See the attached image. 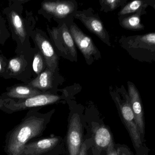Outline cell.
<instances>
[{"mask_svg":"<svg viewBox=\"0 0 155 155\" xmlns=\"http://www.w3.org/2000/svg\"><path fill=\"white\" fill-rule=\"evenodd\" d=\"M45 126L44 118L32 111L28 112L21 123L6 134L4 149L6 155H21L25 146L41 134Z\"/></svg>","mask_w":155,"mask_h":155,"instance_id":"1","label":"cell"},{"mask_svg":"<svg viewBox=\"0 0 155 155\" xmlns=\"http://www.w3.org/2000/svg\"><path fill=\"white\" fill-rule=\"evenodd\" d=\"M117 102L121 119L129 133L134 147L136 149L140 148L143 144V139L136 122L129 97L125 102H120L117 99Z\"/></svg>","mask_w":155,"mask_h":155,"instance_id":"2","label":"cell"},{"mask_svg":"<svg viewBox=\"0 0 155 155\" xmlns=\"http://www.w3.org/2000/svg\"><path fill=\"white\" fill-rule=\"evenodd\" d=\"M60 96L51 94H41L25 100L17 102L10 101L5 106L6 113H12L14 112L22 111L29 108L44 106L54 103L59 101Z\"/></svg>","mask_w":155,"mask_h":155,"instance_id":"3","label":"cell"},{"mask_svg":"<svg viewBox=\"0 0 155 155\" xmlns=\"http://www.w3.org/2000/svg\"><path fill=\"white\" fill-rule=\"evenodd\" d=\"M51 34L55 45L61 52L76 58L77 52L75 43L65 23L59 28H53Z\"/></svg>","mask_w":155,"mask_h":155,"instance_id":"4","label":"cell"},{"mask_svg":"<svg viewBox=\"0 0 155 155\" xmlns=\"http://www.w3.org/2000/svg\"><path fill=\"white\" fill-rule=\"evenodd\" d=\"M82 127L80 117L77 114L72 116L69 123L67 143L70 155H78L82 146Z\"/></svg>","mask_w":155,"mask_h":155,"instance_id":"5","label":"cell"},{"mask_svg":"<svg viewBox=\"0 0 155 155\" xmlns=\"http://www.w3.org/2000/svg\"><path fill=\"white\" fill-rule=\"evenodd\" d=\"M69 31L74 43L86 59H89L92 56L96 54L97 50L93 41L84 33L75 24L71 25Z\"/></svg>","mask_w":155,"mask_h":155,"instance_id":"6","label":"cell"},{"mask_svg":"<svg viewBox=\"0 0 155 155\" xmlns=\"http://www.w3.org/2000/svg\"><path fill=\"white\" fill-rule=\"evenodd\" d=\"M128 89L130 104L135 118L136 122L141 136L144 137L145 124L141 97L138 90L133 83H129L128 84Z\"/></svg>","mask_w":155,"mask_h":155,"instance_id":"7","label":"cell"},{"mask_svg":"<svg viewBox=\"0 0 155 155\" xmlns=\"http://www.w3.org/2000/svg\"><path fill=\"white\" fill-rule=\"evenodd\" d=\"M57 137L44 138L28 143L25 146L21 155H41L53 149L59 143Z\"/></svg>","mask_w":155,"mask_h":155,"instance_id":"8","label":"cell"},{"mask_svg":"<svg viewBox=\"0 0 155 155\" xmlns=\"http://www.w3.org/2000/svg\"><path fill=\"white\" fill-rule=\"evenodd\" d=\"M35 41L39 47L48 68L54 72L58 64V56L51 43L40 34L35 35Z\"/></svg>","mask_w":155,"mask_h":155,"instance_id":"9","label":"cell"},{"mask_svg":"<svg viewBox=\"0 0 155 155\" xmlns=\"http://www.w3.org/2000/svg\"><path fill=\"white\" fill-rule=\"evenodd\" d=\"M42 7L47 12L58 18H64L73 12L74 5L70 2H47L43 3Z\"/></svg>","mask_w":155,"mask_h":155,"instance_id":"10","label":"cell"},{"mask_svg":"<svg viewBox=\"0 0 155 155\" xmlns=\"http://www.w3.org/2000/svg\"><path fill=\"white\" fill-rule=\"evenodd\" d=\"M75 17L81 21L91 32L106 42V32L104 25L98 18L94 16H87L81 12L75 14Z\"/></svg>","mask_w":155,"mask_h":155,"instance_id":"11","label":"cell"},{"mask_svg":"<svg viewBox=\"0 0 155 155\" xmlns=\"http://www.w3.org/2000/svg\"><path fill=\"white\" fill-rule=\"evenodd\" d=\"M94 140L96 146L100 149H107L114 144L111 133L104 126H98L95 129Z\"/></svg>","mask_w":155,"mask_h":155,"instance_id":"12","label":"cell"},{"mask_svg":"<svg viewBox=\"0 0 155 155\" xmlns=\"http://www.w3.org/2000/svg\"><path fill=\"white\" fill-rule=\"evenodd\" d=\"M41 94V92L35 88L31 86H21L12 88L5 95L9 98L22 100L28 99Z\"/></svg>","mask_w":155,"mask_h":155,"instance_id":"13","label":"cell"},{"mask_svg":"<svg viewBox=\"0 0 155 155\" xmlns=\"http://www.w3.org/2000/svg\"><path fill=\"white\" fill-rule=\"evenodd\" d=\"M53 75V72L48 68L33 80L29 84V86L33 88L43 91L51 89L52 86Z\"/></svg>","mask_w":155,"mask_h":155,"instance_id":"14","label":"cell"},{"mask_svg":"<svg viewBox=\"0 0 155 155\" xmlns=\"http://www.w3.org/2000/svg\"><path fill=\"white\" fill-rule=\"evenodd\" d=\"M123 27L130 30H142L144 28L143 25L140 23V18L137 14L134 15L124 18L122 22Z\"/></svg>","mask_w":155,"mask_h":155,"instance_id":"15","label":"cell"},{"mask_svg":"<svg viewBox=\"0 0 155 155\" xmlns=\"http://www.w3.org/2000/svg\"><path fill=\"white\" fill-rule=\"evenodd\" d=\"M11 20L13 26L18 35L21 37H24L25 32L22 19L19 15L15 12L11 13Z\"/></svg>","mask_w":155,"mask_h":155,"instance_id":"16","label":"cell"},{"mask_svg":"<svg viewBox=\"0 0 155 155\" xmlns=\"http://www.w3.org/2000/svg\"><path fill=\"white\" fill-rule=\"evenodd\" d=\"M43 57L40 53H37L35 56L33 61L32 67L33 71L39 75L44 69L45 63Z\"/></svg>","mask_w":155,"mask_h":155,"instance_id":"17","label":"cell"},{"mask_svg":"<svg viewBox=\"0 0 155 155\" xmlns=\"http://www.w3.org/2000/svg\"><path fill=\"white\" fill-rule=\"evenodd\" d=\"M143 4V2L141 1H134L129 3L125 6L120 11L119 14H127L134 12L137 11Z\"/></svg>","mask_w":155,"mask_h":155,"instance_id":"18","label":"cell"},{"mask_svg":"<svg viewBox=\"0 0 155 155\" xmlns=\"http://www.w3.org/2000/svg\"><path fill=\"white\" fill-rule=\"evenodd\" d=\"M9 67L13 72H18L22 68L21 60L18 58L12 59L9 62Z\"/></svg>","mask_w":155,"mask_h":155,"instance_id":"19","label":"cell"},{"mask_svg":"<svg viewBox=\"0 0 155 155\" xmlns=\"http://www.w3.org/2000/svg\"><path fill=\"white\" fill-rule=\"evenodd\" d=\"M141 41L147 45L155 46V33L147 34L141 37Z\"/></svg>","mask_w":155,"mask_h":155,"instance_id":"20","label":"cell"},{"mask_svg":"<svg viewBox=\"0 0 155 155\" xmlns=\"http://www.w3.org/2000/svg\"><path fill=\"white\" fill-rule=\"evenodd\" d=\"M104 3L105 4L108 5L110 9L112 10H114L116 8H117L120 2V1L118 0H105V1H103Z\"/></svg>","mask_w":155,"mask_h":155,"instance_id":"21","label":"cell"},{"mask_svg":"<svg viewBox=\"0 0 155 155\" xmlns=\"http://www.w3.org/2000/svg\"><path fill=\"white\" fill-rule=\"evenodd\" d=\"M107 155H119V149L116 150L114 148V143L111 145L107 149Z\"/></svg>","mask_w":155,"mask_h":155,"instance_id":"22","label":"cell"},{"mask_svg":"<svg viewBox=\"0 0 155 155\" xmlns=\"http://www.w3.org/2000/svg\"><path fill=\"white\" fill-rule=\"evenodd\" d=\"M78 155H87V147L85 143L82 144Z\"/></svg>","mask_w":155,"mask_h":155,"instance_id":"23","label":"cell"},{"mask_svg":"<svg viewBox=\"0 0 155 155\" xmlns=\"http://www.w3.org/2000/svg\"><path fill=\"white\" fill-rule=\"evenodd\" d=\"M119 154H120L121 155H130L129 153H127L126 152H121L120 150L119 149Z\"/></svg>","mask_w":155,"mask_h":155,"instance_id":"24","label":"cell"},{"mask_svg":"<svg viewBox=\"0 0 155 155\" xmlns=\"http://www.w3.org/2000/svg\"><path fill=\"white\" fill-rule=\"evenodd\" d=\"M1 69H2V65H1V61H0V71H1Z\"/></svg>","mask_w":155,"mask_h":155,"instance_id":"25","label":"cell"}]
</instances>
